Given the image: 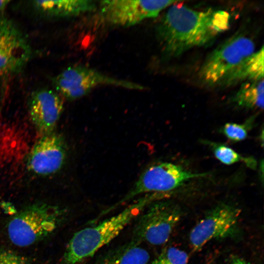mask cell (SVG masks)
<instances>
[{"label":"cell","mask_w":264,"mask_h":264,"mask_svg":"<svg viewBox=\"0 0 264 264\" xmlns=\"http://www.w3.org/2000/svg\"><path fill=\"white\" fill-rule=\"evenodd\" d=\"M230 19V14L224 10L198 11L174 4L159 22L156 35L165 54L177 57L213 42L228 29Z\"/></svg>","instance_id":"6da1fadb"},{"label":"cell","mask_w":264,"mask_h":264,"mask_svg":"<svg viewBox=\"0 0 264 264\" xmlns=\"http://www.w3.org/2000/svg\"><path fill=\"white\" fill-rule=\"evenodd\" d=\"M154 198L153 196L144 198L118 214L77 232L69 241L61 264H85L136 218Z\"/></svg>","instance_id":"7a4b0ae2"},{"label":"cell","mask_w":264,"mask_h":264,"mask_svg":"<svg viewBox=\"0 0 264 264\" xmlns=\"http://www.w3.org/2000/svg\"><path fill=\"white\" fill-rule=\"evenodd\" d=\"M57 207L37 203L26 207L10 221L8 234L11 241L19 246H27L54 231L63 217Z\"/></svg>","instance_id":"3957f363"},{"label":"cell","mask_w":264,"mask_h":264,"mask_svg":"<svg viewBox=\"0 0 264 264\" xmlns=\"http://www.w3.org/2000/svg\"><path fill=\"white\" fill-rule=\"evenodd\" d=\"M181 217V209L177 204L170 201L154 202L137 220L132 240L162 245L169 240Z\"/></svg>","instance_id":"277c9868"},{"label":"cell","mask_w":264,"mask_h":264,"mask_svg":"<svg viewBox=\"0 0 264 264\" xmlns=\"http://www.w3.org/2000/svg\"><path fill=\"white\" fill-rule=\"evenodd\" d=\"M207 175V173H193L171 162H163L152 165L141 174L127 194L102 212V214L108 213L138 195L170 192L191 179L204 177Z\"/></svg>","instance_id":"5b68a950"},{"label":"cell","mask_w":264,"mask_h":264,"mask_svg":"<svg viewBox=\"0 0 264 264\" xmlns=\"http://www.w3.org/2000/svg\"><path fill=\"white\" fill-rule=\"evenodd\" d=\"M53 84L57 92L69 100L81 98L102 85L137 90L144 88L139 84L111 77L81 66L68 67L53 78Z\"/></svg>","instance_id":"8992f818"},{"label":"cell","mask_w":264,"mask_h":264,"mask_svg":"<svg viewBox=\"0 0 264 264\" xmlns=\"http://www.w3.org/2000/svg\"><path fill=\"white\" fill-rule=\"evenodd\" d=\"M254 50L250 38L241 34L232 37L207 58L200 70L199 78L208 85L218 84Z\"/></svg>","instance_id":"52a82bcc"},{"label":"cell","mask_w":264,"mask_h":264,"mask_svg":"<svg viewBox=\"0 0 264 264\" xmlns=\"http://www.w3.org/2000/svg\"><path fill=\"white\" fill-rule=\"evenodd\" d=\"M241 212L240 208L227 203L218 204L207 212L190 231L189 242L193 251H199L212 240L236 235Z\"/></svg>","instance_id":"ba28073f"},{"label":"cell","mask_w":264,"mask_h":264,"mask_svg":"<svg viewBox=\"0 0 264 264\" xmlns=\"http://www.w3.org/2000/svg\"><path fill=\"white\" fill-rule=\"evenodd\" d=\"M175 0H108L100 1L102 19L107 23L129 26L144 20L156 17Z\"/></svg>","instance_id":"9c48e42d"},{"label":"cell","mask_w":264,"mask_h":264,"mask_svg":"<svg viewBox=\"0 0 264 264\" xmlns=\"http://www.w3.org/2000/svg\"><path fill=\"white\" fill-rule=\"evenodd\" d=\"M66 153V144L61 135L54 132L43 135L29 154L27 169L38 176L54 174L64 165Z\"/></svg>","instance_id":"30bf717a"},{"label":"cell","mask_w":264,"mask_h":264,"mask_svg":"<svg viewBox=\"0 0 264 264\" xmlns=\"http://www.w3.org/2000/svg\"><path fill=\"white\" fill-rule=\"evenodd\" d=\"M64 109L61 96L53 90L42 89L34 91L29 98V115L42 135L54 132Z\"/></svg>","instance_id":"8fae6325"},{"label":"cell","mask_w":264,"mask_h":264,"mask_svg":"<svg viewBox=\"0 0 264 264\" xmlns=\"http://www.w3.org/2000/svg\"><path fill=\"white\" fill-rule=\"evenodd\" d=\"M264 78V48L254 52L231 71L218 84L231 86L240 82L258 81Z\"/></svg>","instance_id":"7c38bea8"},{"label":"cell","mask_w":264,"mask_h":264,"mask_svg":"<svg viewBox=\"0 0 264 264\" xmlns=\"http://www.w3.org/2000/svg\"><path fill=\"white\" fill-rule=\"evenodd\" d=\"M149 260L142 243L131 240L105 252L93 264H148Z\"/></svg>","instance_id":"4fadbf2b"},{"label":"cell","mask_w":264,"mask_h":264,"mask_svg":"<svg viewBox=\"0 0 264 264\" xmlns=\"http://www.w3.org/2000/svg\"><path fill=\"white\" fill-rule=\"evenodd\" d=\"M33 6L42 14L53 17L77 16L95 9V1L89 0H35Z\"/></svg>","instance_id":"5bb4252c"},{"label":"cell","mask_w":264,"mask_h":264,"mask_svg":"<svg viewBox=\"0 0 264 264\" xmlns=\"http://www.w3.org/2000/svg\"><path fill=\"white\" fill-rule=\"evenodd\" d=\"M30 52L25 39L0 47V75L20 70L29 59Z\"/></svg>","instance_id":"9a60e30c"},{"label":"cell","mask_w":264,"mask_h":264,"mask_svg":"<svg viewBox=\"0 0 264 264\" xmlns=\"http://www.w3.org/2000/svg\"><path fill=\"white\" fill-rule=\"evenodd\" d=\"M232 102L240 107L255 109L264 108V80L243 83L232 98Z\"/></svg>","instance_id":"2e32d148"},{"label":"cell","mask_w":264,"mask_h":264,"mask_svg":"<svg viewBox=\"0 0 264 264\" xmlns=\"http://www.w3.org/2000/svg\"><path fill=\"white\" fill-rule=\"evenodd\" d=\"M207 144L210 146L215 157L223 164L231 165L242 161L251 168L256 167V162L253 158L243 157L225 145L211 141H207Z\"/></svg>","instance_id":"e0dca14e"},{"label":"cell","mask_w":264,"mask_h":264,"mask_svg":"<svg viewBox=\"0 0 264 264\" xmlns=\"http://www.w3.org/2000/svg\"><path fill=\"white\" fill-rule=\"evenodd\" d=\"M189 256L184 251L174 246L165 248L151 264H188Z\"/></svg>","instance_id":"ac0fdd59"},{"label":"cell","mask_w":264,"mask_h":264,"mask_svg":"<svg viewBox=\"0 0 264 264\" xmlns=\"http://www.w3.org/2000/svg\"><path fill=\"white\" fill-rule=\"evenodd\" d=\"M22 33L9 20L0 19V47L24 40Z\"/></svg>","instance_id":"d6986e66"},{"label":"cell","mask_w":264,"mask_h":264,"mask_svg":"<svg viewBox=\"0 0 264 264\" xmlns=\"http://www.w3.org/2000/svg\"><path fill=\"white\" fill-rule=\"evenodd\" d=\"M252 120H249V122L244 124L235 123H227L222 128L221 132L230 140L232 141H241L244 140L247 136L249 123Z\"/></svg>","instance_id":"ffe728a7"},{"label":"cell","mask_w":264,"mask_h":264,"mask_svg":"<svg viewBox=\"0 0 264 264\" xmlns=\"http://www.w3.org/2000/svg\"><path fill=\"white\" fill-rule=\"evenodd\" d=\"M0 264H28L22 257L9 251H0Z\"/></svg>","instance_id":"44dd1931"},{"label":"cell","mask_w":264,"mask_h":264,"mask_svg":"<svg viewBox=\"0 0 264 264\" xmlns=\"http://www.w3.org/2000/svg\"><path fill=\"white\" fill-rule=\"evenodd\" d=\"M228 264H250L248 261L238 256H232Z\"/></svg>","instance_id":"7402d4cb"},{"label":"cell","mask_w":264,"mask_h":264,"mask_svg":"<svg viewBox=\"0 0 264 264\" xmlns=\"http://www.w3.org/2000/svg\"><path fill=\"white\" fill-rule=\"evenodd\" d=\"M10 2V0H0V12L3 11Z\"/></svg>","instance_id":"603a6c76"}]
</instances>
